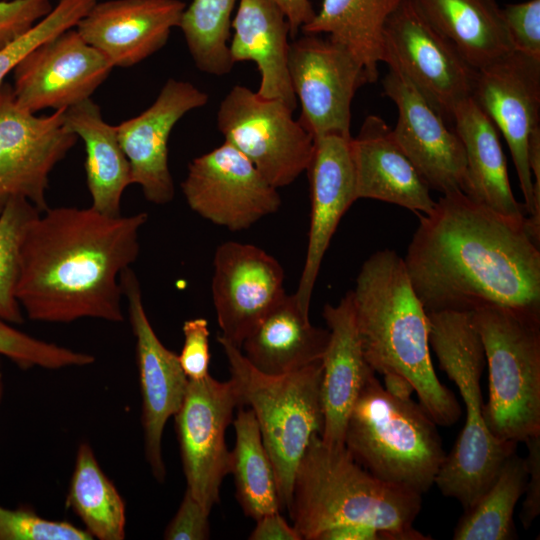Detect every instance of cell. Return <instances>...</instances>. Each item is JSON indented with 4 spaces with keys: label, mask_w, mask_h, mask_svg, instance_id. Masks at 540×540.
I'll return each instance as SVG.
<instances>
[{
    "label": "cell",
    "mask_w": 540,
    "mask_h": 540,
    "mask_svg": "<svg viewBox=\"0 0 540 540\" xmlns=\"http://www.w3.org/2000/svg\"><path fill=\"white\" fill-rule=\"evenodd\" d=\"M419 219L403 260L426 313L488 305L540 312V243L526 219L462 191L442 194Z\"/></svg>",
    "instance_id": "obj_1"
},
{
    "label": "cell",
    "mask_w": 540,
    "mask_h": 540,
    "mask_svg": "<svg viewBox=\"0 0 540 540\" xmlns=\"http://www.w3.org/2000/svg\"><path fill=\"white\" fill-rule=\"evenodd\" d=\"M148 215L108 216L92 207H56L28 224L15 295L33 321L124 320L121 274L139 255Z\"/></svg>",
    "instance_id": "obj_2"
},
{
    "label": "cell",
    "mask_w": 540,
    "mask_h": 540,
    "mask_svg": "<svg viewBox=\"0 0 540 540\" xmlns=\"http://www.w3.org/2000/svg\"><path fill=\"white\" fill-rule=\"evenodd\" d=\"M351 294L367 364L382 375L406 377L414 386L419 404L437 425L455 424L461 407L435 373L427 313L403 258L390 249L373 253L361 266Z\"/></svg>",
    "instance_id": "obj_3"
},
{
    "label": "cell",
    "mask_w": 540,
    "mask_h": 540,
    "mask_svg": "<svg viewBox=\"0 0 540 540\" xmlns=\"http://www.w3.org/2000/svg\"><path fill=\"white\" fill-rule=\"evenodd\" d=\"M421 506L422 494L382 481L344 446L315 434L296 469L288 513L302 540L346 525L373 528L384 540H427L414 528Z\"/></svg>",
    "instance_id": "obj_4"
},
{
    "label": "cell",
    "mask_w": 540,
    "mask_h": 540,
    "mask_svg": "<svg viewBox=\"0 0 540 540\" xmlns=\"http://www.w3.org/2000/svg\"><path fill=\"white\" fill-rule=\"evenodd\" d=\"M429 344L440 368L452 380L465 404L462 431L439 469L435 485L469 510L490 487L517 443L502 441L489 430L484 417L481 376L485 354L471 312L427 313Z\"/></svg>",
    "instance_id": "obj_5"
},
{
    "label": "cell",
    "mask_w": 540,
    "mask_h": 540,
    "mask_svg": "<svg viewBox=\"0 0 540 540\" xmlns=\"http://www.w3.org/2000/svg\"><path fill=\"white\" fill-rule=\"evenodd\" d=\"M436 426L419 403L387 393L371 370L348 416L344 447L375 477L423 494L446 457Z\"/></svg>",
    "instance_id": "obj_6"
},
{
    "label": "cell",
    "mask_w": 540,
    "mask_h": 540,
    "mask_svg": "<svg viewBox=\"0 0 540 540\" xmlns=\"http://www.w3.org/2000/svg\"><path fill=\"white\" fill-rule=\"evenodd\" d=\"M231 380L243 406L252 409L272 460L281 508L288 511L296 469L311 438L321 435L322 360L283 375L255 369L241 349L218 335Z\"/></svg>",
    "instance_id": "obj_7"
},
{
    "label": "cell",
    "mask_w": 540,
    "mask_h": 540,
    "mask_svg": "<svg viewBox=\"0 0 540 540\" xmlns=\"http://www.w3.org/2000/svg\"><path fill=\"white\" fill-rule=\"evenodd\" d=\"M471 318L489 369V430L517 444L540 435V312L488 305Z\"/></svg>",
    "instance_id": "obj_8"
},
{
    "label": "cell",
    "mask_w": 540,
    "mask_h": 540,
    "mask_svg": "<svg viewBox=\"0 0 540 540\" xmlns=\"http://www.w3.org/2000/svg\"><path fill=\"white\" fill-rule=\"evenodd\" d=\"M279 99L235 85L220 102L217 127L224 141L240 151L275 188L306 172L315 139Z\"/></svg>",
    "instance_id": "obj_9"
},
{
    "label": "cell",
    "mask_w": 540,
    "mask_h": 540,
    "mask_svg": "<svg viewBox=\"0 0 540 540\" xmlns=\"http://www.w3.org/2000/svg\"><path fill=\"white\" fill-rule=\"evenodd\" d=\"M400 71L444 117L472 97L477 71L423 16L404 0L384 29L383 59Z\"/></svg>",
    "instance_id": "obj_10"
},
{
    "label": "cell",
    "mask_w": 540,
    "mask_h": 540,
    "mask_svg": "<svg viewBox=\"0 0 540 540\" xmlns=\"http://www.w3.org/2000/svg\"><path fill=\"white\" fill-rule=\"evenodd\" d=\"M472 98L507 142L528 217L526 227L540 242L528 143L540 129V60L513 51L476 73Z\"/></svg>",
    "instance_id": "obj_11"
},
{
    "label": "cell",
    "mask_w": 540,
    "mask_h": 540,
    "mask_svg": "<svg viewBox=\"0 0 540 540\" xmlns=\"http://www.w3.org/2000/svg\"><path fill=\"white\" fill-rule=\"evenodd\" d=\"M64 113L36 116L16 103L10 84L0 87V213L13 198L28 200L40 212L49 208V175L78 140Z\"/></svg>",
    "instance_id": "obj_12"
},
{
    "label": "cell",
    "mask_w": 540,
    "mask_h": 540,
    "mask_svg": "<svg viewBox=\"0 0 540 540\" xmlns=\"http://www.w3.org/2000/svg\"><path fill=\"white\" fill-rule=\"evenodd\" d=\"M240 406L242 399L233 381L221 382L209 374L188 381L174 415L186 490L209 513L219 503L221 484L230 473L231 451L225 433Z\"/></svg>",
    "instance_id": "obj_13"
},
{
    "label": "cell",
    "mask_w": 540,
    "mask_h": 540,
    "mask_svg": "<svg viewBox=\"0 0 540 540\" xmlns=\"http://www.w3.org/2000/svg\"><path fill=\"white\" fill-rule=\"evenodd\" d=\"M289 75L301 105L298 121L314 139L352 137L351 105L369 83L362 65L344 48L320 34L303 33L289 46Z\"/></svg>",
    "instance_id": "obj_14"
},
{
    "label": "cell",
    "mask_w": 540,
    "mask_h": 540,
    "mask_svg": "<svg viewBox=\"0 0 540 540\" xmlns=\"http://www.w3.org/2000/svg\"><path fill=\"white\" fill-rule=\"evenodd\" d=\"M181 189L192 211L233 232L250 228L281 206L278 189L225 141L189 163Z\"/></svg>",
    "instance_id": "obj_15"
},
{
    "label": "cell",
    "mask_w": 540,
    "mask_h": 540,
    "mask_svg": "<svg viewBox=\"0 0 540 540\" xmlns=\"http://www.w3.org/2000/svg\"><path fill=\"white\" fill-rule=\"evenodd\" d=\"M113 68L71 28L23 57L12 72V91L16 103L29 112L66 109L91 98Z\"/></svg>",
    "instance_id": "obj_16"
},
{
    "label": "cell",
    "mask_w": 540,
    "mask_h": 540,
    "mask_svg": "<svg viewBox=\"0 0 540 540\" xmlns=\"http://www.w3.org/2000/svg\"><path fill=\"white\" fill-rule=\"evenodd\" d=\"M120 282L136 338L145 457L154 478L163 482L166 478L161 445L164 427L179 410L189 380L178 355L166 348L154 332L145 312L139 281L131 268L121 274Z\"/></svg>",
    "instance_id": "obj_17"
},
{
    "label": "cell",
    "mask_w": 540,
    "mask_h": 540,
    "mask_svg": "<svg viewBox=\"0 0 540 540\" xmlns=\"http://www.w3.org/2000/svg\"><path fill=\"white\" fill-rule=\"evenodd\" d=\"M212 298L221 336L237 347L287 294L284 270L256 245L228 241L214 254Z\"/></svg>",
    "instance_id": "obj_18"
},
{
    "label": "cell",
    "mask_w": 540,
    "mask_h": 540,
    "mask_svg": "<svg viewBox=\"0 0 540 540\" xmlns=\"http://www.w3.org/2000/svg\"><path fill=\"white\" fill-rule=\"evenodd\" d=\"M382 87L397 107L393 136L430 189L463 192L466 158L456 131L400 71L389 68Z\"/></svg>",
    "instance_id": "obj_19"
},
{
    "label": "cell",
    "mask_w": 540,
    "mask_h": 540,
    "mask_svg": "<svg viewBox=\"0 0 540 540\" xmlns=\"http://www.w3.org/2000/svg\"><path fill=\"white\" fill-rule=\"evenodd\" d=\"M209 96L188 81L170 78L151 106L115 125L131 170V182L158 205L173 200L175 187L168 165V141L176 123L207 104Z\"/></svg>",
    "instance_id": "obj_20"
},
{
    "label": "cell",
    "mask_w": 540,
    "mask_h": 540,
    "mask_svg": "<svg viewBox=\"0 0 540 540\" xmlns=\"http://www.w3.org/2000/svg\"><path fill=\"white\" fill-rule=\"evenodd\" d=\"M350 139L339 135L315 139L306 170L310 183V226L305 261L293 295L307 315L323 257L341 218L357 200Z\"/></svg>",
    "instance_id": "obj_21"
},
{
    "label": "cell",
    "mask_w": 540,
    "mask_h": 540,
    "mask_svg": "<svg viewBox=\"0 0 540 540\" xmlns=\"http://www.w3.org/2000/svg\"><path fill=\"white\" fill-rule=\"evenodd\" d=\"M181 0L97 1L74 27L113 67H131L160 50L179 27Z\"/></svg>",
    "instance_id": "obj_22"
},
{
    "label": "cell",
    "mask_w": 540,
    "mask_h": 540,
    "mask_svg": "<svg viewBox=\"0 0 540 540\" xmlns=\"http://www.w3.org/2000/svg\"><path fill=\"white\" fill-rule=\"evenodd\" d=\"M350 153L357 200H380L416 214H427L434 208L430 187L381 117L364 119L358 134L350 139Z\"/></svg>",
    "instance_id": "obj_23"
},
{
    "label": "cell",
    "mask_w": 540,
    "mask_h": 540,
    "mask_svg": "<svg viewBox=\"0 0 540 540\" xmlns=\"http://www.w3.org/2000/svg\"><path fill=\"white\" fill-rule=\"evenodd\" d=\"M322 314L330 335L322 357L320 438L327 445L344 446L348 416L373 369L363 355L351 291L338 304H326Z\"/></svg>",
    "instance_id": "obj_24"
},
{
    "label": "cell",
    "mask_w": 540,
    "mask_h": 540,
    "mask_svg": "<svg viewBox=\"0 0 540 540\" xmlns=\"http://www.w3.org/2000/svg\"><path fill=\"white\" fill-rule=\"evenodd\" d=\"M231 29L232 62H254L260 74L257 93L295 110L288 67L290 27L281 9L272 0H239Z\"/></svg>",
    "instance_id": "obj_25"
},
{
    "label": "cell",
    "mask_w": 540,
    "mask_h": 540,
    "mask_svg": "<svg viewBox=\"0 0 540 540\" xmlns=\"http://www.w3.org/2000/svg\"><path fill=\"white\" fill-rule=\"evenodd\" d=\"M452 120L465 151L463 192L502 215L525 220L527 211L512 192L506 158L493 122L472 97L454 109Z\"/></svg>",
    "instance_id": "obj_26"
},
{
    "label": "cell",
    "mask_w": 540,
    "mask_h": 540,
    "mask_svg": "<svg viewBox=\"0 0 540 540\" xmlns=\"http://www.w3.org/2000/svg\"><path fill=\"white\" fill-rule=\"evenodd\" d=\"M329 330L311 324L293 294H286L252 329L240 349L268 375H283L322 360Z\"/></svg>",
    "instance_id": "obj_27"
},
{
    "label": "cell",
    "mask_w": 540,
    "mask_h": 540,
    "mask_svg": "<svg viewBox=\"0 0 540 540\" xmlns=\"http://www.w3.org/2000/svg\"><path fill=\"white\" fill-rule=\"evenodd\" d=\"M476 71L513 52L496 0H413Z\"/></svg>",
    "instance_id": "obj_28"
},
{
    "label": "cell",
    "mask_w": 540,
    "mask_h": 540,
    "mask_svg": "<svg viewBox=\"0 0 540 540\" xmlns=\"http://www.w3.org/2000/svg\"><path fill=\"white\" fill-rule=\"evenodd\" d=\"M66 127L85 145V172L94 210L118 216L125 189L132 184L128 159L115 125L103 119L100 107L88 98L65 109Z\"/></svg>",
    "instance_id": "obj_29"
},
{
    "label": "cell",
    "mask_w": 540,
    "mask_h": 540,
    "mask_svg": "<svg viewBox=\"0 0 540 540\" xmlns=\"http://www.w3.org/2000/svg\"><path fill=\"white\" fill-rule=\"evenodd\" d=\"M403 1L322 0L319 11L301 31L327 35L362 65L369 83H374L383 59L386 22Z\"/></svg>",
    "instance_id": "obj_30"
},
{
    "label": "cell",
    "mask_w": 540,
    "mask_h": 540,
    "mask_svg": "<svg viewBox=\"0 0 540 540\" xmlns=\"http://www.w3.org/2000/svg\"><path fill=\"white\" fill-rule=\"evenodd\" d=\"M232 424L235 445L231 451L230 473L243 513L257 520L281 511L275 470L252 409L240 406Z\"/></svg>",
    "instance_id": "obj_31"
},
{
    "label": "cell",
    "mask_w": 540,
    "mask_h": 540,
    "mask_svg": "<svg viewBox=\"0 0 540 540\" xmlns=\"http://www.w3.org/2000/svg\"><path fill=\"white\" fill-rule=\"evenodd\" d=\"M65 504L81 519L93 538L125 539V503L85 442L77 449Z\"/></svg>",
    "instance_id": "obj_32"
},
{
    "label": "cell",
    "mask_w": 540,
    "mask_h": 540,
    "mask_svg": "<svg viewBox=\"0 0 540 540\" xmlns=\"http://www.w3.org/2000/svg\"><path fill=\"white\" fill-rule=\"evenodd\" d=\"M527 470L514 452L479 500L464 511L453 533L455 540H511L516 538L513 514L524 494Z\"/></svg>",
    "instance_id": "obj_33"
},
{
    "label": "cell",
    "mask_w": 540,
    "mask_h": 540,
    "mask_svg": "<svg viewBox=\"0 0 540 540\" xmlns=\"http://www.w3.org/2000/svg\"><path fill=\"white\" fill-rule=\"evenodd\" d=\"M239 0H192L186 6L179 28L198 70L228 74L234 63L229 52L232 13Z\"/></svg>",
    "instance_id": "obj_34"
},
{
    "label": "cell",
    "mask_w": 540,
    "mask_h": 540,
    "mask_svg": "<svg viewBox=\"0 0 540 540\" xmlns=\"http://www.w3.org/2000/svg\"><path fill=\"white\" fill-rule=\"evenodd\" d=\"M40 211L24 198L11 199L0 213V318L22 323L15 291L21 242L28 224Z\"/></svg>",
    "instance_id": "obj_35"
},
{
    "label": "cell",
    "mask_w": 540,
    "mask_h": 540,
    "mask_svg": "<svg viewBox=\"0 0 540 540\" xmlns=\"http://www.w3.org/2000/svg\"><path fill=\"white\" fill-rule=\"evenodd\" d=\"M8 323L0 318V355L20 368L61 369L89 365L95 360L90 354L34 338Z\"/></svg>",
    "instance_id": "obj_36"
},
{
    "label": "cell",
    "mask_w": 540,
    "mask_h": 540,
    "mask_svg": "<svg viewBox=\"0 0 540 540\" xmlns=\"http://www.w3.org/2000/svg\"><path fill=\"white\" fill-rule=\"evenodd\" d=\"M97 1L59 0L28 32L0 50V87L23 57L44 41L74 28Z\"/></svg>",
    "instance_id": "obj_37"
},
{
    "label": "cell",
    "mask_w": 540,
    "mask_h": 540,
    "mask_svg": "<svg viewBox=\"0 0 540 540\" xmlns=\"http://www.w3.org/2000/svg\"><path fill=\"white\" fill-rule=\"evenodd\" d=\"M93 537L65 521L40 517L27 507L0 506V540H90Z\"/></svg>",
    "instance_id": "obj_38"
},
{
    "label": "cell",
    "mask_w": 540,
    "mask_h": 540,
    "mask_svg": "<svg viewBox=\"0 0 540 540\" xmlns=\"http://www.w3.org/2000/svg\"><path fill=\"white\" fill-rule=\"evenodd\" d=\"M502 14L513 50L540 60V0L508 4Z\"/></svg>",
    "instance_id": "obj_39"
},
{
    "label": "cell",
    "mask_w": 540,
    "mask_h": 540,
    "mask_svg": "<svg viewBox=\"0 0 540 540\" xmlns=\"http://www.w3.org/2000/svg\"><path fill=\"white\" fill-rule=\"evenodd\" d=\"M53 7L51 0H0V50L28 32Z\"/></svg>",
    "instance_id": "obj_40"
},
{
    "label": "cell",
    "mask_w": 540,
    "mask_h": 540,
    "mask_svg": "<svg viewBox=\"0 0 540 540\" xmlns=\"http://www.w3.org/2000/svg\"><path fill=\"white\" fill-rule=\"evenodd\" d=\"M184 343L178 359L188 380L198 381L209 375V328L205 318L186 320L182 327Z\"/></svg>",
    "instance_id": "obj_41"
},
{
    "label": "cell",
    "mask_w": 540,
    "mask_h": 540,
    "mask_svg": "<svg viewBox=\"0 0 540 540\" xmlns=\"http://www.w3.org/2000/svg\"><path fill=\"white\" fill-rule=\"evenodd\" d=\"M209 514L190 492L186 490L176 514L165 528L164 539H209Z\"/></svg>",
    "instance_id": "obj_42"
},
{
    "label": "cell",
    "mask_w": 540,
    "mask_h": 540,
    "mask_svg": "<svg viewBox=\"0 0 540 540\" xmlns=\"http://www.w3.org/2000/svg\"><path fill=\"white\" fill-rule=\"evenodd\" d=\"M524 443L527 446L524 458L527 479L519 517L524 529H528L540 514V435L532 436Z\"/></svg>",
    "instance_id": "obj_43"
},
{
    "label": "cell",
    "mask_w": 540,
    "mask_h": 540,
    "mask_svg": "<svg viewBox=\"0 0 540 540\" xmlns=\"http://www.w3.org/2000/svg\"><path fill=\"white\" fill-rule=\"evenodd\" d=\"M255 521L256 525L248 537L250 540H302L280 511L266 514Z\"/></svg>",
    "instance_id": "obj_44"
},
{
    "label": "cell",
    "mask_w": 540,
    "mask_h": 540,
    "mask_svg": "<svg viewBox=\"0 0 540 540\" xmlns=\"http://www.w3.org/2000/svg\"><path fill=\"white\" fill-rule=\"evenodd\" d=\"M287 18L291 37H296L301 28L315 15L310 0H272Z\"/></svg>",
    "instance_id": "obj_45"
},
{
    "label": "cell",
    "mask_w": 540,
    "mask_h": 540,
    "mask_svg": "<svg viewBox=\"0 0 540 540\" xmlns=\"http://www.w3.org/2000/svg\"><path fill=\"white\" fill-rule=\"evenodd\" d=\"M320 540H384L383 535L370 527L346 525L324 533Z\"/></svg>",
    "instance_id": "obj_46"
},
{
    "label": "cell",
    "mask_w": 540,
    "mask_h": 540,
    "mask_svg": "<svg viewBox=\"0 0 540 540\" xmlns=\"http://www.w3.org/2000/svg\"><path fill=\"white\" fill-rule=\"evenodd\" d=\"M528 162L533 180L534 196L537 209L540 211V129L530 137L528 143Z\"/></svg>",
    "instance_id": "obj_47"
},
{
    "label": "cell",
    "mask_w": 540,
    "mask_h": 540,
    "mask_svg": "<svg viewBox=\"0 0 540 540\" xmlns=\"http://www.w3.org/2000/svg\"><path fill=\"white\" fill-rule=\"evenodd\" d=\"M383 387L391 396L400 400H409L415 392L412 383L404 376L397 373H386Z\"/></svg>",
    "instance_id": "obj_48"
},
{
    "label": "cell",
    "mask_w": 540,
    "mask_h": 540,
    "mask_svg": "<svg viewBox=\"0 0 540 540\" xmlns=\"http://www.w3.org/2000/svg\"><path fill=\"white\" fill-rule=\"evenodd\" d=\"M3 388H4V384H3L2 376L0 374V402L3 396Z\"/></svg>",
    "instance_id": "obj_49"
}]
</instances>
